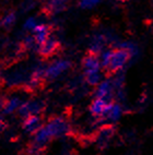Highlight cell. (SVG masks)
<instances>
[{"label":"cell","instance_id":"30bf717a","mask_svg":"<svg viewBox=\"0 0 153 155\" xmlns=\"http://www.w3.org/2000/svg\"><path fill=\"white\" fill-rule=\"evenodd\" d=\"M42 126V120L38 115H31L24 118L23 121V129L28 133H35Z\"/></svg>","mask_w":153,"mask_h":155},{"label":"cell","instance_id":"603a6c76","mask_svg":"<svg viewBox=\"0 0 153 155\" xmlns=\"http://www.w3.org/2000/svg\"><path fill=\"white\" fill-rule=\"evenodd\" d=\"M3 127H5V120H3L2 116L0 115V130H1V129H2Z\"/></svg>","mask_w":153,"mask_h":155},{"label":"cell","instance_id":"d6986e66","mask_svg":"<svg viewBox=\"0 0 153 155\" xmlns=\"http://www.w3.org/2000/svg\"><path fill=\"white\" fill-rule=\"evenodd\" d=\"M111 54H113V49H104L102 53L98 55L100 57V61H101V66L102 68L107 70L109 66V62H111Z\"/></svg>","mask_w":153,"mask_h":155},{"label":"cell","instance_id":"ffe728a7","mask_svg":"<svg viewBox=\"0 0 153 155\" xmlns=\"http://www.w3.org/2000/svg\"><path fill=\"white\" fill-rule=\"evenodd\" d=\"M15 20H17V15L14 12H9L7 13L5 17L1 20V25L3 28H10L11 26H13V24L15 23Z\"/></svg>","mask_w":153,"mask_h":155},{"label":"cell","instance_id":"5bb4252c","mask_svg":"<svg viewBox=\"0 0 153 155\" xmlns=\"http://www.w3.org/2000/svg\"><path fill=\"white\" fill-rule=\"evenodd\" d=\"M37 45H41L49 37V28L44 23H38L35 30L32 32Z\"/></svg>","mask_w":153,"mask_h":155},{"label":"cell","instance_id":"4fadbf2b","mask_svg":"<svg viewBox=\"0 0 153 155\" xmlns=\"http://www.w3.org/2000/svg\"><path fill=\"white\" fill-rule=\"evenodd\" d=\"M106 44V37L103 34H96L93 37L90 44V53L95 54V55H100L104 49H105Z\"/></svg>","mask_w":153,"mask_h":155},{"label":"cell","instance_id":"ba28073f","mask_svg":"<svg viewBox=\"0 0 153 155\" xmlns=\"http://www.w3.org/2000/svg\"><path fill=\"white\" fill-rule=\"evenodd\" d=\"M59 47L58 41L54 37H48L43 44L38 45L37 50H38L39 55H42L43 57H49V56L54 55L57 51Z\"/></svg>","mask_w":153,"mask_h":155},{"label":"cell","instance_id":"8fae6325","mask_svg":"<svg viewBox=\"0 0 153 155\" xmlns=\"http://www.w3.org/2000/svg\"><path fill=\"white\" fill-rule=\"evenodd\" d=\"M122 107L119 103H109L108 107H107V110H106L105 115H104L103 118L109 120V121H117L119 120V118L122 115Z\"/></svg>","mask_w":153,"mask_h":155},{"label":"cell","instance_id":"5b68a950","mask_svg":"<svg viewBox=\"0 0 153 155\" xmlns=\"http://www.w3.org/2000/svg\"><path fill=\"white\" fill-rule=\"evenodd\" d=\"M44 104L41 101H28L20 105L18 114L23 118L31 116V115H38L43 110Z\"/></svg>","mask_w":153,"mask_h":155},{"label":"cell","instance_id":"7a4b0ae2","mask_svg":"<svg viewBox=\"0 0 153 155\" xmlns=\"http://www.w3.org/2000/svg\"><path fill=\"white\" fill-rule=\"evenodd\" d=\"M71 67V62L67 59H57L45 68V78L48 80H55L65 72H67Z\"/></svg>","mask_w":153,"mask_h":155},{"label":"cell","instance_id":"277c9868","mask_svg":"<svg viewBox=\"0 0 153 155\" xmlns=\"http://www.w3.org/2000/svg\"><path fill=\"white\" fill-rule=\"evenodd\" d=\"M114 94H115L114 82H113V80H109V79H105V80L101 81L100 83L96 85V89H95L94 92L95 97L104 98V100H106L109 103L114 98Z\"/></svg>","mask_w":153,"mask_h":155},{"label":"cell","instance_id":"2e32d148","mask_svg":"<svg viewBox=\"0 0 153 155\" xmlns=\"http://www.w3.org/2000/svg\"><path fill=\"white\" fill-rule=\"evenodd\" d=\"M67 3V0H47L46 1V9L50 13H59L66 9Z\"/></svg>","mask_w":153,"mask_h":155},{"label":"cell","instance_id":"8992f818","mask_svg":"<svg viewBox=\"0 0 153 155\" xmlns=\"http://www.w3.org/2000/svg\"><path fill=\"white\" fill-rule=\"evenodd\" d=\"M54 139V136L52 131L49 130V128L47 127V125H44L39 128L36 132L34 133V140H33V145L43 149V147L48 143V142Z\"/></svg>","mask_w":153,"mask_h":155},{"label":"cell","instance_id":"9a60e30c","mask_svg":"<svg viewBox=\"0 0 153 155\" xmlns=\"http://www.w3.org/2000/svg\"><path fill=\"white\" fill-rule=\"evenodd\" d=\"M21 104H22V101L19 96H11L7 101H5V103L2 104V110L7 115H10L17 111Z\"/></svg>","mask_w":153,"mask_h":155},{"label":"cell","instance_id":"52a82bcc","mask_svg":"<svg viewBox=\"0 0 153 155\" xmlns=\"http://www.w3.org/2000/svg\"><path fill=\"white\" fill-rule=\"evenodd\" d=\"M82 67H83L84 73H89V72H98L102 69L101 66V61L98 55L91 54L86 55L82 60Z\"/></svg>","mask_w":153,"mask_h":155},{"label":"cell","instance_id":"6da1fadb","mask_svg":"<svg viewBox=\"0 0 153 155\" xmlns=\"http://www.w3.org/2000/svg\"><path fill=\"white\" fill-rule=\"evenodd\" d=\"M130 60H131L130 54L126 49H124L121 47L113 49L111 62H109V66L107 68V71L113 72V73L121 71L128 64V62Z\"/></svg>","mask_w":153,"mask_h":155},{"label":"cell","instance_id":"7c38bea8","mask_svg":"<svg viewBox=\"0 0 153 155\" xmlns=\"http://www.w3.org/2000/svg\"><path fill=\"white\" fill-rule=\"evenodd\" d=\"M114 134V128L113 126H105V127L101 128L100 131L96 134V143L101 147H105L107 145Z\"/></svg>","mask_w":153,"mask_h":155},{"label":"cell","instance_id":"7402d4cb","mask_svg":"<svg viewBox=\"0 0 153 155\" xmlns=\"http://www.w3.org/2000/svg\"><path fill=\"white\" fill-rule=\"evenodd\" d=\"M101 2V0H79V6L81 9H92L96 7L98 3Z\"/></svg>","mask_w":153,"mask_h":155},{"label":"cell","instance_id":"ac0fdd59","mask_svg":"<svg viewBox=\"0 0 153 155\" xmlns=\"http://www.w3.org/2000/svg\"><path fill=\"white\" fill-rule=\"evenodd\" d=\"M119 47L127 50V51L130 54L131 59L136 58V57H138V55H139V47L132 42H124L119 45Z\"/></svg>","mask_w":153,"mask_h":155},{"label":"cell","instance_id":"9c48e42d","mask_svg":"<svg viewBox=\"0 0 153 155\" xmlns=\"http://www.w3.org/2000/svg\"><path fill=\"white\" fill-rule=\"evenodd\" d=\"M108 105H109V102H107L106 100L95 97V100L93 101V102L91 103V105H90V113L94 117L103 118L106 110H107Z\"/></svg>","mask_w":153,"mask_h":155},{"label":"cell","instance_id":"44dd1931","mask_svg":"<svg viewBox=\"0 0 153 155\" xmlns=\"http://www.w3.org/2000/svg\"><path fill=\"white\" fill-rule=\"evenodd\" d=\"M37 24H38V22H37V20L35 18L28 17L24 21V23H23V28L25 31H28V32H33L35 30V28L37 26Z\"/></svg>","mask_w":153,"mask_h":155},{"label":"cell","instance_id":"3957f363","mask_svg":"<svg viewBox=\"0 0 153 155\" xmlns=\"http://www.w3.org/2000/svg\"><path fill=\"white\" fill-rule=\"evenodd\" d=\"M46 125L49 128V130L52 131L54 138L67 136L70 131L69 122L62 117H55L53 119H50Z\"/></svg>","mask_w":153,"mask_h":155},{"label":"cell","instance_id":"e0dca14e","mask_svg":"<svg viewBox=\"0 0 153 155\" xmlns=\"http://www.w3.org/2000/svg\"><path fill=\"white\" fill-rule=\"evenodd\" d=\"M86 83L91 86H96L101 81H102V74L101 71L98 72H89V73H84Z\"/></svg>","mask_w":153,"mask_h":155}]
</instances>
